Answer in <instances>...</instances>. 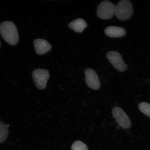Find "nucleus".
<instances>
[{
	"instance_id": "6",
	"label": "nucleus",
	"mask_w": 150,
	"mask_h": 150,
	"mask_svg": "<svg viewBox=\"0 0 150 150\" xmlns=\"http://www.w3.org/2000/svg\"><path fill=\"white\" fill-rule=\"evenodd\" d=\"M112 115L122 128H130L131 123L128 116L122 109L119 107L114 108L112 110Z\"/></svg>"
},
{
	"instance_id": "9",
	"label": "nucleus",
	"mask_w": 150,
	"mask_h": 150,
	"mask_svg": "<svg viewBox=\"0 0 150 150\" xmlns=\"http://www.w3.org/2000/svg\"><path fill=\"white\" fill-rule=\"evenodd\" d=\"M105 33L110 38H120L125 35L126 32L124 28L116 26H109L105 30Z\"/></svg>"
},
{
	"instance_id": "13",
	"label": "nucleus",
	"mask_w": 150,
	"mask_h": 150,
	"mask_svg": "<svg viewBox=\"0 0 150 150\" xmlns=\"http://www.w3.org/2000/svg\"><path fill=\"white\" fill-rule=\"evenodd\" d=\"M71 150H88L87 145L80 141H76L71 146Z\"/></svg>"
},
{
	"instance_id": "1",
	"label": "nucleus",
	"mask_w": 150,
	"mask_h": 150,
	"mask_svg": "<svg viewBox=\"0 0 150 150\" xmlns=\"http://www.w3.org/2000/svg\"><path fill=\"white\" fill-rule=\"evenodd\" d=\"M0 34L6 42L11 45H15L18 42L17 29L12 22L5 21L0 24Z\"/></svg>"
},
{
	"instance_id": "14",
	"label": "nucleus",
	"mask_w": 150,
	"mask_h": 150,
	"mask_svg": "<svg viewBox=\"0 0 150 150\" xmlns=\"http://www.w3.org/2000/svg\"><path fill=\"white\" fill-rule=\"evenodd\" d=\"M0 47H1V42H0Z\"/></svg>"
},
{
	"instance_id": "8",
	"label": "nucleus",
	"mask_w": 150,
	"mask_h": 150,
	"mask_svg": "<svg viewBox=\"0 0 150 150\" xmlns=\"http://www.w3.org/2000/svg\"><path fill=\"white\" fill-rule=\"evenodd\" d=\"M35 51L39 55H43L51 49L52 46L47 41L43 39H36L34 41Z\"/></svg>"
},
{
	"instance_id": "11",
	"label": "nucleus",
	"mask_w": 150,
	"mask_h": 150,
	"mask_svg": "<svg viewBox=\"0 0 150 150\" xmlns=\"http://www.w3.org/2000/svg\"><path fill=\"white\" fill-rule=\"evenodd\" d=\"M8 127L3 122L0 121V144L6 140L8 134Z\"/></svg>"
},
{
	"instance_id": "3",
	"label": "nucleus",
	"mask_w": 150,
	"mask_h": 150,
	"mask_svg": "<svg viewBox=\"0 0 150 150\" xmlns=\"http://www.w3.org/2000/svg\"><path fill=\"white\" fill-rule=\"evenodd\" d=\"M115 8V6L110 1H103L97 7V16L102 19H110L113 17L114 14Z\"/></svg>"
},
{
	"instance_id": "10",
	"label": "nucleus",
	"mask_w": 150,
	"mask_h": 150,
	"mask_svg": "<svg viewBox=\"0 0 150 150\" xmlns=\"http://www.w3.org/2000/svg\"><path fill=\"white\" fill-rule=\"evenodd\" d=\"M69 27L76 33H81L87 27V24L84 20L78 18L69 24Z\"/></svg>"
},
{
	"instance_id": "12",
	"label": "nucleus",
	"mask_w": 150,
	"mask_h": 150,
	"mask_svg": "<svg viewBox=\"0 0 150 150\" xmlns=\"http://www.w3.org/2000/svg\"><path fill=\"white\" fill-rule=\"evenodd\" d=\"M139 108L140 111L147 117H150V104L142 102L139 105Z\"/></svg>"
},
{
	"instance_id": "5",
	"label": "nucleus",
	"mask_w": 150,
	"mask_h": 150,
	"mask_svg": "<svg viewBox=\"0 0 150 150\" xmlns=\"http://www.w3.org/2000/svg\"><path fill=\"white\" fill-rule=\"evenodd\" d=\"M106 56L116 70L120 72H125L127 70V65L124 62L122 57L119 52L110 51L106 54Z\"/></svg>"
},
{
	"instance_id": "2",
	"label": "nucleus",
	"mask_w": 150,
	"mask_h": 150,
	"mask_svg": "<svg viewBox=\"0 0 150 150\" xmlns=\"http://www.w3.org/2000/svg\"><path fill=\"white\" fill-rule=\"evenodd\" d=\"M132 4L128 0H122L115 6L114 14L122 21L129 19L133 13Z\"/></svg>"
},
{
	"instance_id": "4",
	"label": "nucleus",
	"mask_w": 150,
	"mask_h": 150,
	"mask_svg": "<svg viewBox=\"0 0 150 150\" xmlns=\"http://www.w3.org/2000/svg\"><path fill=\"white\" fill-rule=\"evenodd\" d=\"M32 74L34 82L36 87L41 90L45 88L50 77L48 71L46 69H35L33 71Z\"/></svg>"
},
{
	"instance_id": "7",
	"label": "nucleus",
	"mask_w": 150,
	"mask_h": 150,
	"mask_svg": "<svg viewBox=\"0 0 150 150\" xmlns=\"http://www.w3.org/2000/svg\"><path fill=\"white\" fill-rule=\"evenodd\" d=\"M86 84L91 88L95 90L100 88V84L98 75L91 69H87L84 71Z\"/></svg>"
}]
</instances>
